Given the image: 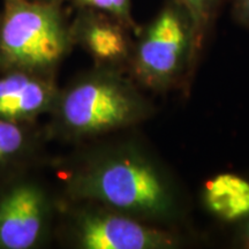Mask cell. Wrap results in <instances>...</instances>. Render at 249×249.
<instances>
[{"instance_id": "obj_1", "label": "cell", "mask_w": 249, "mask_h": 249, "mask_svg": "<svg viewBox=\"0 0 249 249\" xmlns=\"http://www.w3.org/2000/svg\"><path fill=\"white\" fill-rule=\"evenodd\" d=\"M85 191L119 210L161 216L172 208L169 189L151 165L134 157L108 160L86 180Z\"/></svg>"}, {"instance_id": "obj_2", "label": "cell", "mask_w": 249, "mask_h": 249, "mask_svg": "<svg viewBox=\"0 0 249 249\" xmlns=\"http://www.w3.org/2000/svg\"><path fill=\"white\" fill-rule=\"evenodd\" d=\"M0 43L12 61L23 66H46L64 53L66 36L53 8L28 0H8Z\"/></svg>"}, {"instance_id": "obj_3", "label": "cell", "mask_w": 249, "mask_h": 249, "mask_svg": "<svg viewBox=\"0 0 249 249\" xmlns=\"http://www.w3.org/2000/svg\"><path fill=\"white\" fill-rule=\"evenodd\" d=\"M195 48L191 18L173 1L145 31L138 49L136 70L147 82L166 85L177 76Z\"/></svg>"}, {"instance_id": "obj_4", "label": "cell", "mask_w": 249, "mask_h": 249, "mask_svg": "<svg viewBox=\"0 0 249 249\" xmlns=\"http://www.w3.org/2000/svg\"><path fill=\"white\" fill-rule=\"evenodd\" d=\"M139 107L135 97L119 83L92 80L68 93L62 116L74 129L93 133L128 124L138 116Z\"/></svg>"}, {"instance_id": "obj_5", "label": "cell", "mask_w": 249, "mask_h": 249, "mask_svg": "<svg viewBox=\"0 0 249 249\" xmlns=\"http://www.w3.org/2000/svg\"><path fill=\"white\" fill-rule=\"evenodd\" d=\"M80 242L88 249H152L173 247L167 233L113 213H93L80 227Z\"/></svg>"}, {"instance_id": "obj_6", "label": "cell", "mask_w": 249, "mask_h": 249, "mask_svg": "<svg viewBox=\"0 0 249 249\" xmlns=\"http://www.w3.org/2000/svg\"><path fill=\"white\" fill-rule=\"evenodd\" d=\"M43 223L42 197L35 188L18 187L0 203V247L27 249L38 239Z\"/></svg>"}, {"instance_id": "obj_7", "label": "cell", "mask_w": 249, "mask_h": 249, "mask_svg": "<svg viewBox=\"0 0 249 249\" xmlns=\"http://www.w3.org/2000/svg\"><path fill=\"white\" fill-rule=\"evenodd\" d=\"M49 99L50 90L45 83L26 74L0 79V119L33 116L46 107Z\"/></svg>"}, {"instance_id": "obj_8", "label": "cell", "mask_w": 249, "mask_h": 249, "mask_svg": "<svg viewBox=\"0 0 249 249\" xmlns=\"http://www.w3.org/2000/svg\"><path fill=\"white\" fill-rule=\"evenodd\" d=\"M204 200L217 217L236 220L249 216V182L235 174L214 177L205 186Z\"/></svg>"}, {"instance_id": "obj_9", "label": "cell", "mask_w": 249, "mask_h": 249, "mask_svg": "<svg viewBox=\"0 0 249 249\" xmlns=\"http://www.w3.org/2000/svg\"><path fill=\"white\" fill-rule=\"evenodd\" d=\"M85 38L91 53L101 60H116L126 53L127 40L124 31L107 21L90 24Z\"/></svg>"}, {"instance_id": "obj_10", "label": "cell", "mask_w": 249, "mask_h": 249, "mask_svg": "<svg viewBox=\"0 0 249 249\" xmlns=\"http://www.w3.org/2000/svg\"><path fill=\"white\" fill-rule=\"evenodd\" d=\"M191 18L195 36V45H200L205 30L213 20L220 0H173Z\"/></svg>"}, {"instance_id": "obj_11", "label": "cell", "mask_w": 249, "mask_h": 249, "mask_svg": "<svg viewBox=\"0 0 249 249\" xmlns=\"http://www.w3.org/2000/svg\"><path fill=\"white\" fill-rule=\"evenodd\" d=\"M23 144V133L11 120L0 119V160L15 154Z\"/></svg>"}, {"instance_id": "obj_12", "label": "cell", "mask_w": 249, "mask_h": 249, "mask_svg": "<svg viewBox=\"0 0 249 249\" xmlns=\"http://www.w3.org/2000/svg\"><path fill=\"white\" fill-rule=\"evenodd\" d=\"M83 5L107 12L123 22H130L129 0H81Z\"/></svg>"}, {"instance_id": "obj_13", "label": "cell", "mask_w": 249, "mask_h": 249, "mask_svg": "<svg viewBox=\"0 0 249 249\" xmlns=\"http://www.w3.org/2000/svg\"><path fill=\"white\" fill-rule=\"evenodd\" d=\"M233 14L239 23L249 27V0H233Z\"/></svg>"}, {"instance_id": "obj_14", "label": "cell", "mask_w": 249, "mask_h": 249, "mask_svg": "<svg viewBox=\"0 0 249 249\" xmlns=\"http://www.w3.org/2000/svg\"><path fill=\"white\" fill-rule=\"evenodd\" d=\"M246 238H247V245H248V247H249V224H248L247 233H246Z\"/></svg>"}]
</instances>
